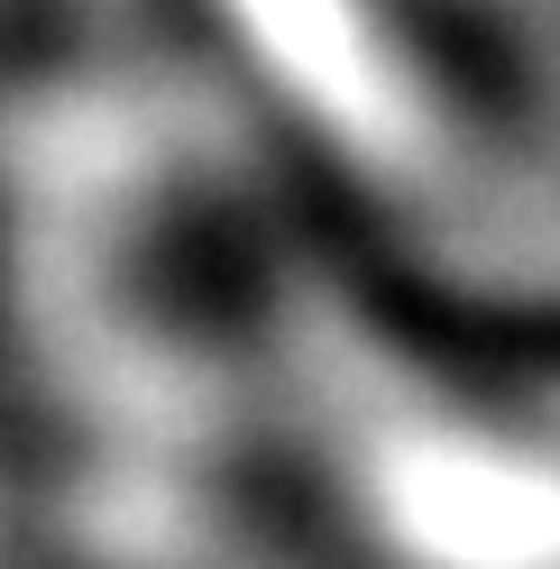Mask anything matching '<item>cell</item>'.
Wrapping results in <instances>:
<instances>
[{"label":"cell","instance_id":"1","mask_svg":"<svg viewBox=\"0 0 560 569\" xmlns=\"http://www.w3.org/2000/svg\"><path fill=\"white\" fill-rule=\"evenodd\" d=\"M212 19L276 74V92L312 101L322 120L359 138L404 129V56L359 0H221Z\"/></svg>","mask_w":560,"mask_h":569}]
</instances>
